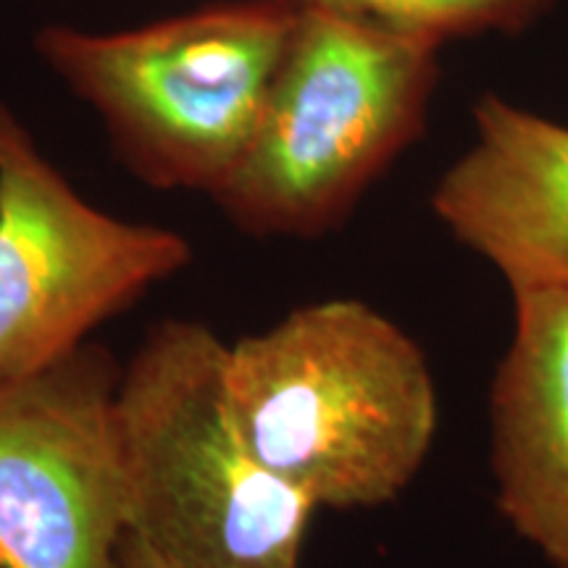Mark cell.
I'll return each mask as SVG.
<instances>
[{
	"mask_svg": "<svg viewBox=\"0 0 568 568\" xmlns=\"http://www.w3.org/2000/svg\"><path fill=\"white\" fill-rule=\"evenodd\" d=\"M226 400L255 458L316 510L393 503L439 424L418 343L353 297L305 303L226 343Z\"/></svg>",
	"mask_w": 568,
	"mask_h": 568,
	"instance_id": "6da1fadb",
	"label": "cell"
},
{
	"mask_svg": "<svg viewBox=\"0 0 568 568\" xmlns=\"http://www.w3.org/2000/svg\"><path fill=\"white\" fill-rule=\"evenodd\" d=\"M224 361L209 324L161 318L122 364L113 422L126 535L166 568H301L318 510L245 443Z\"/></svg>",
	"mask_w": 568,
	"mask_h": 568,
	"instance_id": "7a4b0ae2",
	"label": "cell"
},
{
	"mask_svg": "<svg viewBox=\"0 0 568 568\" xmlns=\"http://www.w3.org/2000/svg\"><path fill=\"white\" fill-rule=\"evenodd\" d=\"M437 51L364 21L297 9L251 145L211 201L255 240L339 230L424 134Z\"/></svg>",
	"mask_w": 568,
	"mask_h": 568,
	"instance_id": "3957f363",
	"label": "cell"
},
{
	"mask_svg": "<svg viewBox=\"0 0 568 568\" xmlns=\"http://www.w3.org/2000/svg\"><path fill=\"white\" fill-rule=\"evenodd\" d=\"M295 17L290 0H213L119 32L48 24L34 51L126 172L213 197L251 145Z\"/></svg>",
	"mask_w": 568,
	"mask_h": 568,
	"instance_id": "277c9868",
	"label": "cell"
},
{
	"mask_svg": "<svg viewBox=\"0 0 568 568\" xmlns=\"http://www.w3.org/2000/svg\"><path fill=\"white\" fill-rule=\"evenodd\" d=\"M190 261L182 232L90 203L0 101V385L69 358Z\"/></svg>",
	"mask_w": 568,
	"mask_h": 568,
	"instance_id": "5b68a950",
	"label": "cell"
},
{
	"mask_svg": "<svg viewBox=\"0 0 568 568\" xmlns=\"http://www.w3.org/2000/svg\"><path fill=\"white\" fill-rule=\"evenodd\" d=\"M122 364L88 343L0 385V568H124Z\"/></svg>",
	"mask_w": 568,
	"mask_h": 568,
	"instance_id": "8992f818",
	"label": "cell"
},
{
	"mask_svg": "<svg viewBox=\"0 0 568 568\" xmlns=\"http://www.w3.org/2000/svg\"><path fill=\"white\" fill-rule=\"evenodd\" d=\"M474 145L439 176L447 232L524 287L568 290V126L497 95L474 105Z\"/></svg>",
	"mask_w": 568,
	"mask_h": 568,
	"instance_id": "52a82bcc",
	"label": "cell"
},
{
	"mask_svg": "<svg viewBox=\"0 0 568 568\" xmlns=\"http://www.w3.org/2000/svg\"><path fill=\"white\" fill-rule=\"evenodd\" d=\"M516 329L493 389L497 510L568 568V290H514Z\"/></svg>",
	"mask_w": 568,
	"mask_h": 568,
	"instance_id": "ba28073f",
	"label": "cell"
},
{
	"mask_svg": "<svg viewBox=\"0 0 568 568\" xmlns=\"http://www.w3.org/2000/svg\"><path fill=\"white\" fill-rule=\"evenodd\" d=\"M301 11H324L379 30L445 45L481 32H518L552 0H290Z\"/></svg>",
	"mask_w": 568,
	"mask_h": 568,
	"instance_id": "9c48e42d",
	"label": "cell"
},
{
	"mask_svg": "<svg viewBox=\"0 0 568 568\" xmlns=\"http://www.w3.org/2000/svg\"><path fill=\"white\" fill-rule=\"evenodd\" d=\"M122 552H124V568H166L151 550L145 548V545H140L138 539L130 535L124 537Z\"/></svg>",
	"mask_w": 568,
	"mask_h": 568,
	"instance_id": "30bf717a",
	"label": "cell"
}]
</instances>
